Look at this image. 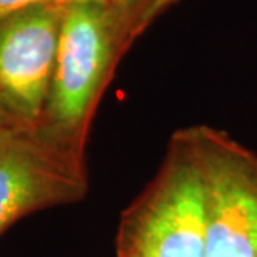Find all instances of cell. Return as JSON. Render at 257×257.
<instances>
[{
  "label": "cell",
  "mask_w": 257,
  "mask_h": 257,
  "mask_svg": "<svg viewBox=\"0 0 257 257\" xmlns=\"http://www.w3.org/2000/svg\"><path fill=\"white\" fill-rule=\"evenodd\" d=\"M122 14L139 37L157 17L167 12L179 0H107Z\"/></svg>",
  "instance_id": "cell-6"
},
{
  "label": "cell",
  "mask_w": 257,
  "mask_h": 257,
  "mask_svg": "<svg viewBox=\"0 0 257 257\" xmlns=\"http://www.w3.org/2000/svg\"><path fill=\"white\" fill-rule=\"evenodd\" d=\"M205 205V257H257V154L220 128L194 125Z\"/></svg>",
  "instance_id": "cell-3"
},
{
  "label": "cell",
  "mask_w": 257,
  "mask_h": 257,
  "mask_svg": "<svg viewBox=\"0 0 257 257\" xmlns=\"http://www.w3.org/2000/svg\"><path fill=\"white\" fill-rule=\"evenodd\" d=\"M12 120H15V119L9 114V110L5 109L4 104L0 102V131H2V128H4L5 125H9ZM17 122H19V120H17Z\"/></svg>",
  "instance_id": "cell-8"
},
{
  "label": "cell",
  "mask_w": 257,
  "mask_h": 257,
  "mask_svg": "<svg viewBox=\"0 0 257 257\" xmlns=\"http://www.w3.org/2000/svg\"><path fill=\"white\" fill-rule=\"evenodd\" d=\"M136 32L115 7L94 0L65 7L52 84L37 128L85 159L95 110Z\"/></svg>",
  "instance_id": "cell-1"
},
{
  "label": "cell",
  "mask_w": 257,
  "mask_h": 257,
  "mask_svg": "<svg viewBox=\"0 0 257 257\" xmlns=\"http://www.w3.org/2000/svg\"><path fill=\"white\" fill-rule=\"evenodd\" d=\"M65 7L37 5L0 19V102L22 124L44 114Z\"/></svg>",
  "instance_id": "cell-5"
},
{
  "label": "cell",
  "mask_w": 257,
  "mask_h": 257,
  "mask_svg": "<svg viewBox=\"0 0 257 257\" xmlns=\"http://www.w3.org/2000/svg\"><path fill=\"white\" fill-rule=\"evenodd\" d=\"M94 2V0H0V19L9 17L20 10L37 7V5H60V7H69V5ZM107 2V0H105Z\"/></svg>",
  "instance_id": "cell-7"
},
{
  "label": "cell",
  "mask_w": 257,
  "mask_h": 257,
  "mask_svg": "<svg viewBox=\"0 0 257 257\" xmlns=\"http://www.w3.org/2000/svg\"><path fill=\"white\" fill-rule=\"evenodd\" d=\"M89 192L85 159L12 120L0 131V235L39 210L70 205Z\"/></svg>",
  "instance_id": "cell-4"
},
{
  "label": "cell",
  "mask_w": 257,
  "mask_h": 257,
  "mask_svg": "<svg viewBox=\"0 0 257 257\" xmlns=\"http://www.w3.org/2000/svg\"><path fill=\"white\" fill-rule=\"evenodd\" d=\"M117 257H205V205L194 125L172 134L156 176L122 212Z\"/></svg>",
  "instance_id": "cell-2"
}]
</instances>
